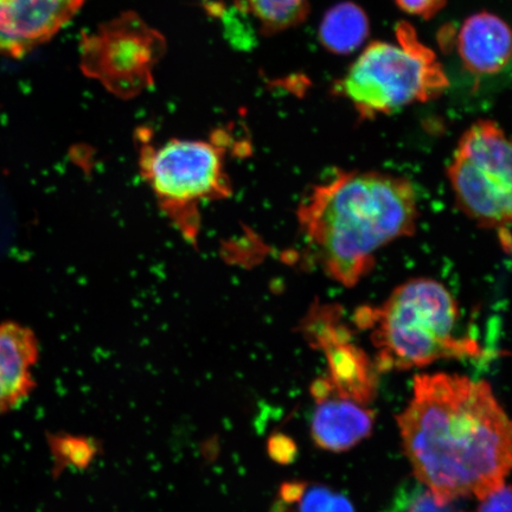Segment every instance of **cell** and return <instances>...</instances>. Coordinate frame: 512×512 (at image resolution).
I'll use <instances>...</instances> for the list:
<instances>
[{
  "label": "cell",
  "mask_w": 512,
  "mask_h": 512,
  "mask_svg": "<svg viewBox=\"0 0 512 512\" xmlns=\"http://www.w3.org/2000/svg\"><path fill=\"white\" fill-rule=\"evenodd\" d=\"M416 478L440 504L501 489L511 467V424L489 383L419 375L398 418Z\"/></svg>",
  "instance_id": "cell-1"
},
{
  "label": "cell",
  "mask_w": 512,
  "mask_h": 512,
  "mask_svg": "<svg viewBox=\"0 0 512 512\" xmlns=\"http://www.w3.org/2000/svg\"><path fill=\"white\" fill-rule=\"evenodd\" d=\"M418 214V196L407 178L350 171L317 185L297 216L325 274L354 287L373 270L383 247L415 232Z\"/></svg>",
  "instance_id": "cell-2"
},
{
  "label": "cell",
  "mask_w": 512,
  "mask_h": 512,
  "mask_svg": "<svg viewBox=\"0 0 512 512\" xmlns=\"http://www.w3.org/2000/svg\"><path fill=\"white\" fill-rule=\"evenodd\" d=\"M459 309L439 281L415 278L396 287L380 307L363 306L355 322L373 330L377 371L425 367L448 358L477 357L476 341L457 338Z\"/></svg>",
  "instance_id": "cell-3"
},
{
  "label": "cell",
  "mask_w": 512,
  "mask_h": 512,
  "mask_svg": "<svg viewBox=\"0 0 512 512\" xmlns=\"http://www.w3.org/2000/svg\"><path fill=\"white\" fill-rule=\"evenodd\" d=\"M398 44L371 43L339 81L338 91L363 119L389 115L444 94L447 75L411 24L396 28Z\"/></svg>",
  "instance_id": "cell-4"
},
{
  "label": "cell",
  "mask_w": 512,
  "mask_h": 512,
  "mask_svg": "<svg viewBox=\"0 0 512 512\" xmlns=\"http://www.w3.org/2000/svg\"><path fill=\"white\" fill-rule=\"evenodd\" d=\"M458 207L479 226L496 229L510 247L511 145L501 126L480 120L460 138L447 169Z\"/></svg>",
  "instance_id": "cell-5"
},
{
  "label": "cell",
  "mask_w": 512,
  "mask_h": 512,
  "mask_svg": "<svg viewBox=\"0 0 512 512\" xmlns=\"http://www.w3.org/2000/svg\"><path fill=\"white\" fill-rule=\"evenodd\" d=\"M143 176L160 206L187 238L198 230V207L228 195L224 149L209 140L171 139L142 149Z\"/></svg>",
  "instance_id": "cell-6"
},
{
  "label": "cell",
  "mask_w": 512,
  "mask_h": 512,
  "mask_svg": "<svg viewBox=\"0 0 512 512\" xmlns=\"http://www.w3.org/2000/svg\"><path fill=\"white\" fill-rule=\"evenodd\" d=\"M162 40L137 18L113 22L88 40L83 66L115 94H137L151 83Z\"/></svg>",
  "instance_id": "cell-7"
},
{
  "label": "cell",
  "mask_w": 512,
  "mask_h": 512,
  "mask_svg": "<svg viewBox=\"0 0 512 512\" xmlns=\"http://www.w3.org/2000/svg\"><path fill=\"white\" fill-rule=\"evenodd\" d=\"M86 0H0V55L21 57L54 37Z\"/></svg>",
  "instance_id": "cell-8"
},
{
  "label": "cell",
  "mask_w": 512,
  "mask_h": 512,
  "mask_svg": "<svg viewBox=\"0 0 512 512\" xmlns=\"http://www.w3.org/2000/svg\"><path fill=\"white\" fill-rule=\"evenodd\" d=\"M40 358V343L28 326L0 323V415L30 398L37 384L32 369Z\"/></svg>",
  "instance_id": "cell-9"
},
{
  "label": "cell",
  "mask_w": 512,
  "mask_h": 512,
  "mask_svg": "<svg viewBox=\"0 0 512 512\" xmlns=\"http://www.w3.org/2000/svg\"><path fill=\"white\" fill-rule=\"evenodd\" d=\"M458 53L464 67L472 74L490 76L508 66L511 32L502 18L479 12L467 18L458 35Z\"/></svg>",
  "instance_id": "cell-10"
},
{
  "label": "cell",
  "mask_w": 512,
  "mask_h": 512,
  "mask_svg": "<svg viewBox=\"0 0 512 512\" xmlns=\"http://www.w3.org/2000/svg\"><path fill=\"white\" fill-rule=\"evenodd\" d=\"M317 403L311 432L316 445L323 450L348 451L373 431L375 414L370 409L338 396Z\"/></svg>",
  "instance_id": "cell-11"
},
{
  "label": "cell",
  "mask_w": 512,
  "mask_h": 512,
  "mask_svg": "<svg viewBox=\"0 0 512 512\" xmlns=\"http://www.w3.org/2000/svg\"><path fill=\"white\" fill-rule=\"evenodd\" d=\"M328 360V380L338 398L367 406L376 398L377 370L375 363L352 338L325 345L322 349Z\"/></svg>",
  "instance_id": "cell-12"
},
{
  "label": "cell",
  "mask_w": 512,
  "mask_h": 512,
  "mask_svg": "<svg viewBox=\"0 0 512 512\" xmlns=\"http://www.w3.org/2000/svg\"><path fill=\"white\" fill-rule=\"evenodd\" d=\"M370 34L369 18L361 6L338 3L326 12L319 27V40L336 55H349L361 48Z\"/></svg>",
  "instance_id": "cell-13"
},
{
  "label": "cell",
  "mask_w": 512,
  "mask_h": 512,
  "mask_svg": "<svg viewBox=\"0 0 512 512\" xmlns=\"http://www.w3.org/2000/svg\"><path fill=\"white\" fill-rule=\"evenodd\" d=\"M238 4L258 21L265 35L297 27L310 11V0H239Z\"/></svg>",
  "instance_id": "cell-14"
},
{
  "label": "cell",
  "mask_w": 512,
  "mask_h": 512,
  "mask_svg": "<svg viewBox=\"0 0 512 512\" xmlns=\"http://www.w3.org/2000/svg\"><path fill=\"white\" fill-rule=\"evenodd\" d=\"M47 441L53 458V476L59 478L66 470H86L91 466L101 445L99 441L66 432L48 433Z\"/></svg>",
  "instance_id": "cell-15"
},
{
  "label": "cell",
  "mask_w": 512,
  "mask_h": 512,
  "mask_svg": "<svg viewBox=\"0 0 512 512\" xmlns=\"http://www.w3.org/2000/svg\"><path fill=\"white\" fill-rule=\"evenodd\" d=\"M390 512H453V509L450 504L438 503L432 492L419 482L401 492Z\"/></svg>",
  "instance_id": "cell-16"
},
{
  "label": "cell",
  "mask_w": 512,
  "mask_h": 512,
  "mask_svg": "<svg viewBox=\"0 0 512 512\" xmlns=\"http://www.w3.org/2000/svg\"><path fill=\"white\" fill-rule=\"evenodd\" d=\"M335 494L325 486H315L304 491L300 497L299 512H325L334 498Z\"/></svg>",
  "instance_id": "cell-17"
},
{
  "label": "cell",
  "mask_w": 512,
  "mask_h": 512,
  "mask_svg": "<svg viewBox=\"0 0 512 512\" xmlns=\"http://www.w3.org/2000/svg\"><path fill=\"white\" fill-rule=\"evenodd\" d=\"M268 454L279 464L287 465L293 462L297 454V447L291 438L284 434H275L268 440Z\"/></svg>",
  "instance_id": "cell-18"
},
{
  "label": "cell",
  "mask_w": 512,
  "mask_h": 512,
  "mask_svg": "<svg viewBox=\"0 0 512 512\" xmlns=\"http://www.w3.org/2000/svg\"><path fill=\"white\" fill-rule=\"evenodd\" d=\"M399 8L409 15L431 19L445 8L446 0H395Z\"/></svg>",
  "instance_id": "cell-19"
},
{
  "label": "cell",
  "mask_w": 512,
  "mask_h": 512,
  "mask_svg": "<svg viewBox=\"0 0 512 512\" xmlns=\"http://www.w3.org/2000/svg\"><path fill=\"white\" fill-rule=\"evenodd\" d=\"M480 501L482 504L478 512H511V491L508 485H503Z\"/></svg>",
  "instance_id": "cell-20"
},
{
  "label": "cell",
  "mask_w": 512,
  "mask_h": 512,
  "mask_svg": "<svg viewBox=\"0 0 512 512\" xmlns=\"http://www.w3.org/2000/svg\"><path fill=\"white\" fill-rule=\"evenodd\" d=\"M306 489L303 483H286L281 486L280 496L284 504L298 503Z\"/></svg>",
  "instance_id": "cell-21"
},
{
  "label": "cell",
  "mask_w": 512,
  "mask_h": 512,
  "mask_svg": "<svg viewBox=\"0 0 512 512\" xmlns=\"http://www.w3.org/2000/svg\"><path fill=\"white\" fill-rule=\"evenodd\" d=\"M325 512H355V509L347 497L335 494Z\"/></svg>",
  "instance_id": "cell-22"
}]
</instances>
